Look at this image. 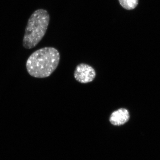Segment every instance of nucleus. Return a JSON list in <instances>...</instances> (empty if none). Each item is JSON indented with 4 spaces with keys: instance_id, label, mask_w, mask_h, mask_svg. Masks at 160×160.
Wrapping results in <instances>:
<instances>
[{
    "instance_id": "1",
    "label": "nucleus",
    "mask_w": 160,
    "mask_h": 160,
    "mask_svg": "<svg viewBox=\"0 0 160 160\" xmlns=\"http://www.w3.org/2000/svg\"><path fill=\"white\" fill-rule=\"evenodd\" d=\"M60 59L57 49L53 47H45L38 49L29 57L26 62V69L33 77L47 78L57 69Z\"/></svg>"
},
{
    "instance_id": "2",
    "label": "nucleus",
    "mask_w": 160,
    "mask_h": 160,
    "mask_svg": "<svg viewBox=\"0 0 160 160\" xmlns=\"http://www.w3.org/2000/svg\"><path fill=\"white\" fill-rule=\"evenodd\" d=\"M50 17L48 12L39 9L28 20L23 40V46L27 49L34 48L46 34Z\"/></svg>"
},
{
    "instance_id": "3",
    "label": "nucleus",
    "mask_w": 160,
    "mask_h": 160,
    "mask_svg": "<svg viewBox=\"0 0 160 160\" xmlns=\"http://www.w3.org/2000/svg\"><path fill=\"white\" fill-rule=\"evenodd\" d=\"M96 76L95 70L88 64L78 65L74 71L75 79L79 82L86 84L92 82Z\"/></svg>"
},
{
    "instance_id": "4",
    "label": "nucleus",
    "mask_w": 160,
    "mask_h": 160,
    "mask_svg": "<svg viewBox=\"0 0 160 160\" xmlns=\"http://www.w3.org/2000/svg\"><path fill=\"white\" fill-rule=\"evenodd\" d=\"M130 115L129 111L124 108H121L115 110L111 113L109 121L114 126H121L124 125L129 121Z\"/></svg>"
},
{
    "instance_id": "5",
    "label": "nucleus",
    "mask_w": 160,
    "mask_h": 160,
    "mask_svg": "<svg viewBox=\"0 0 160 160\" xmlns=\"http://www.w3.org/2000/svg\"><path fill=\"white\" fill-rule=\"evenodd\" d=\"M120 5L127 10L133 9L138 6V0H119Z\"/></svg>"
}]
</instances>
